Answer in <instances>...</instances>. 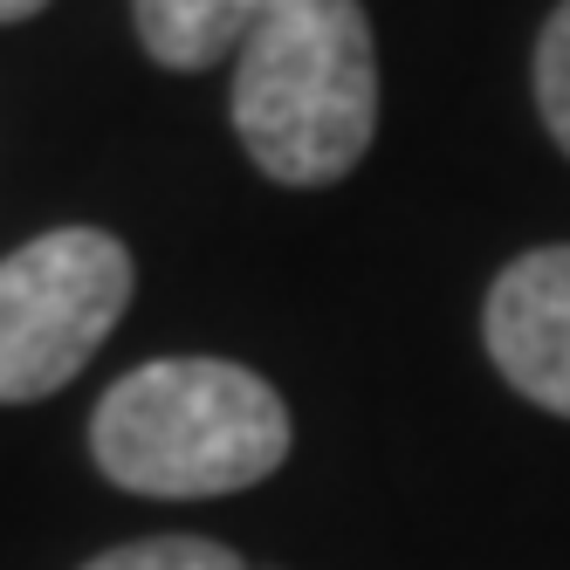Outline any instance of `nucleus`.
<instances>
[{
    "label": "nucleus",
    "mask_w": 570,
    "mask_h": 570,
    "mask_svg": "<svg viewBox=\"0 0 570 570\" xmlns=\"http://www.w3.org/2000/svg\"><path fill=\"white\" fill-rule=\"evenodd\" d=\"M234 131L275 186H331L372 151L379 49L357 0H262L234 56Z\"/></svg>",
    "instance_id": "f257e3e1"
},
{
    "label": "nucleus",
    "mask_w": 570,
    "mask_h": 570,
    "mask_svg": "<svg viewBox=\"0 0 570 570\" xmlns=\"http://www.w3.org/2000/svg\"><path fill=\"white\" fill-rule=\"evenodd\" d=\"M131 248L104 227H56L0 262V405L62 392L131 303Z\"/></svg>",
    "instance_id": "7ed1b4c3"
},
{
    "label": "nucleus",
    "mask_w": 570,
    "mask_h": 570,
    "mask_svg": "<svg viewBox=\"0 0 570 570\" xmlns=\"http://www.w3.org/2000/svg\"><path fill=\"white\" fill-rule=\"evenodd\" d=\"M481 337H488L495 372L522 399L570 420V240L515 255L495 275L488 309H481Z\"/></svg>",
    "instance_id": "20e7f679"
},
{
    "label": "nucleus",
    "mask_w": 570,
    "mask_h": 570,
    "mask_svg": "<svg viewBox=\"0 0 570 570\" xmlns=\"http://www.w3.org/2000/svg\"><path fill=\"white\" fill-rule=\"evenodd\" d=\"M262 0H131L138 42L166 69H214L240 56Z\"/></svg>",
    "instance_id": "39448f33"
},
{
    "label": "nucleus",
    "mask_w": 570,
    "mask_h": 570,
    "mask_svg": "<svg viewBox=\"0 0 570 570\" xmlns=\"http://www.w3.org/2000/svg\"><path fill=\"white\" fill-rule=\"evenodd\" d=\"M90 454L131 495H234L289 461V405L248 364L158 357L97 399Z\"/></svg>",
    "instance_id": "f03ea898"
},
{
    "label": "nucleus",
    "mask_w": 570,
    "mask_h": 570,
    "mask_svg": "<svg viewBox=\"0 0 570 570\" xmlns=\"http://www.w3.org/2000/svg\"><path fill=\"white\" fill-rule=\"evenodd\" d=\"M49 8V0H0V28H8V21H28V14H42Z\"/></svg>",
    "instance_id": "6e6552de"
},
{
    "label": "nucleus",
    "mask_w": 570,
    "mask_h": 570,
    "mask_svg": "<svg viewBox=\"0 0 570 570\" xmlns=\"http://www.w3.org/2000/svg\"><path fill=\"white\" fill-rule=\"evenodd\" d=\"M537 110H543L550 138L570 151V0L537 35Z\"/></svg>",
    "instance_id": "0eeeda50"
},
{
    "label": "nucleus",
    "mask_w": 570,
    "mask_h": 570,
    "mask_svg": "<svg viewBox=\"0 0 570 570\" xmlns=\"http://www.w3.org/2000/svg\"><path fill=\"white\" fill-rule=\"evenodd\" d=\"M83 570H248V563L207 537H145V543H117L90 557Z\"/></svg>",
    "instance_id": "423d86ee"
}]
</instances>
